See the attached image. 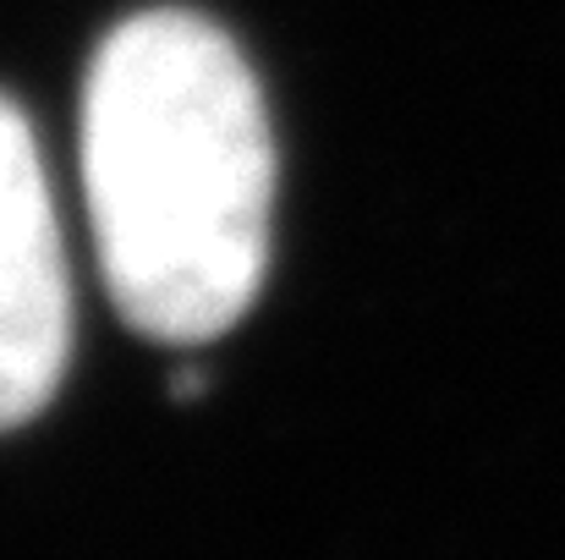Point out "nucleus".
Listing matches in <instances>:
<instances>
[{
    "instance_id": "obj_1",
    "label": "nucleus",
    "mask_w": 565,
    "mask_h": 560,
    "mask_svg": "<svg viewBox=\"0 0 565 560\" xmlns=\"http://www.w3.org/2000/svg\"><path fill=\"white\" fill-rule=\"evenodd\" d=\"M77 144L116 314L166 347L225 336L264 286L275 220V133L231 33L182 6L110 28Z\"/></svg>"
},
{
    "instance_id": "obj_2",
    "label": "nucleus",
    "mask_w": 565,
    "mask_h": 560,
    "mask_svg": "<svg viewBox=\"0 0 565 560\" xmlns=\"http://www.w3.org/2000/svg\"><path fill=\"white\" fill-rule=\"evenodd\" d=\"M72 352V281L39 138L0 94V434L39 418Z\"/></svg>"
}]
</instances>
